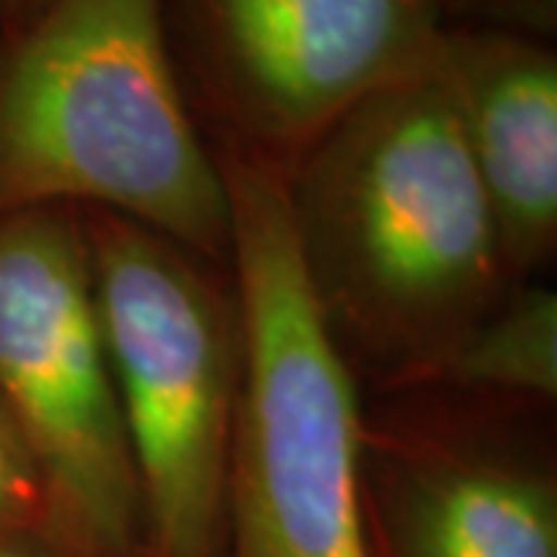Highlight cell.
Masks as SVG:
<instances>
[{
    "label": "cell",
    "mask_w": 557,
    "mask_h": 557,
    "mask_svg": "<svg viewBox=\"0 0 557 557\" xmlns=\"http://www.w3.org/2000/svg\"><path fill=\"white\" fill-rule=\"evenodd\" d=\"M434 62L493 205L508 267H536L557 236L555 53L505 32H446Z\"/></svg>",
    "instance_id": "obj_7"
},
{
    "label": "cell",
    "mask_w": 557,
    "mask_h": 557,
    "mask_svg": "<svg viewBox=\"0 0 557 557\" xmlns=\"http://www.w3.org/2000/svg\"><path fill=\"white\" fill-rule=\"evenodd\" d=\"M230 109L307 149L357 102L428 69L446 0H186Z\"/></svg>",
    "instance_id": "obj_6"
},
{
    "label": "cell",
    "mask_w": 557,
    "mask_h": 557,
    "mask_svg": "<svg viewBox=\"0 0 557 557\" xmlns=\"http://www.w3.org/2000/svg\"><path fill=\"white\" fill-rule=\"evenodd\" d=\"M102 341L159 557H214L239 394V310L196 255L131 220H81Z\"/></svg>",
    "instance_id": "obj_4"
},
{
    "label": "cell",
    "mask_w": 557,
    "mask_h": 557,
    "mask_svg": "<svg viewBox=\"0 0 557 557\" xmlns=\"http://www.w3.org/2000/svg\"><path fill=\"white\" fill-rule=\"evenodd\" d=\"M47 493L32 449L0 399V533H13L47 515Z\"/></svg>",
    "instance_id": "obj_10"
},
{
    "label": "cell",
    "mask_w": 557,
    "mask_h": 557,
    "mask_svg": "<svg viewBox=\"0 0 557 557\" xmlns=\"http://www.w3.org/2000/svg\"><path fill=\"white\" fill-rule=\"evenodd\" d=\"M0 399L50 515L84 548L127 555L137 478L102 341L84 226L69 208L0 214Z\"/></svg>",
    "instance_id": "obj_5"
},
{
    "label": "cell",
    "mask_w": 557,
    "mask_h": 557,
    "mask_svg": "<svg viewBox=\"0 0 557 557\" xmlns=\"http://www.w3.org/2000/svg\"><path fill=\"white\" fill-rule=\"evenodd\" d=\"M0 557H47L38 548H32L28 542H22L13 533H0Z\"/></svg>",
    "instance_id": "obj_11"
},
{
    "label": "cell",
    "mask_w": 557,
    "mask_h": 557,
    "mask_svg": "<svg viewBox=\"0 0 557 557\" xmlns=\"http://www.w3.org/2000/svg\"><path fill=\"white\" fill-rule=\"evenodd\" d=\"M87 205L230 255V193L180 94L161 0H47L0 65V214Z\"/></svg>",
    "instance_id": "obj_2"
},
{
    "label": "cell",
    "mask_w": 557,
    "mask_h": 557,
    "mask_svg": "<svg viewBox=\"0 0 557 557\" xmlns=\"http://www.w3.org/2000/svg\"><path fill=\"white\" fill-rule=\"evenodd\" d=\"M406 557H557L552 480L486 453H434L399 478Z\"/></svg>",
    "instance_id": "obj_8"
},
{
    "label": "cell",
    "mask_w": 557,
    "mask_h": 557,
    "mask_svg": "<svg viewBox=\"0 0 557 557\" xmlns=\"http://www.w3.org/2000/svg\"><path fill=\"white\" fill-rule=\"evenodd\" d=\"M285 189L344 357L434 375L502 300L511 267L437 62L341 115Z\"/></svg>",
    "instance_id": "obj_1"
},
{
    "label": "cell",
    "mask_w": 557,
    "mask_h": 557,
    "mask_svg": "<svg viewBox=\"0 0 557 557\" xmlns=\"http://www.w3.org/2000/svg\"><path fill=\"white\" fill-rule=\"evenodd\" d=\"M461 387L557 397V298L548 288H530L498 300L478 325L458 341L434 372Z\"/></svg>",
    "instance_id": "obj_9"
},
{
    "label": "cell",
    "mask_w": 557,
    "mask_h": 557,
    "mask_svg": "<svg viewBox=\"0 0 557 557\" xmlns=\"http://www.w3.org/2000/svg\"><path fill=\"white\" fill-rule=\"evenodd\" d=\"M239 282V394L226 471L230 557H372L354 372L300 263L285 177L226 156Z\"/></svg>",
    "instance_id": "obj_3"
}]
</instances>
